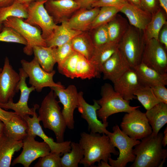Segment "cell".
Returning a JSON list of instances; mask_svg holds the SVG:
<instances>
[{
  "label": "cell",
  "mask_w": 167,
  "mask_h": 167,
  "mask_svg": "<svg viewBox=\"0 0 167 167\" xmlns=\"http://www.w3.org/2000/svg\"><path fill=\"white\" fill-rule=\"evenodd\" d=\"M80 135L79 143L83 150L84 156L79 164L85 167H93L96 162L101 161L108 162L111 154L119 155V152L105 134L101 135L98 133L83 132Z\"/></svg>",
  "instance_id": "cell-1"
},
{
  "label": "cell",
  "mask_w": 167,
  "mask_h": 167,
  "mask_svg": "<svg viewBox=\"0 0 167 167\" xmlns=\"http://www.w3.org/2000/svg\"><path fill=\"white\" fill-rule=\"evenodd\" d=\"M163 133L152 134L141 139L134 147L135 158L131 167H162L167 156L166 149L163 148Z\"/></svg>",
  "instance_id": "cell-2"
},
{
  "label": "cell",
  "mask_w": 167,
  "mask_h": 167,
  "mask_svg": "<svg viewBox=\"0 0 167 167\" xmlns=\"http://www.w3.org/2000/svg\"><path fill=\"white\" fill-rule=\"evenodd\" d=\"M51 89L41 102L38 118L42 122L45 128L54 132L57 142L60 143L64 141V135L67 127L59 102L56 100L53 90Z\"/></svg>",
  "instance_id": "cell-3"
},
{
  "label": "cell",
  "mask_w": 167,
  "mask_h": 167,
  "mask_svg": "<svg viewBox=\"0 0 167 167\" xmlns=\"http://www.w3.org/2000/svg\"><path fill=\"white\" fill-rule=\"evenodd\" d=\"M101 95V98L96 100L100 106L97 114L98 118L105 123H108L107 119L112 115L120 112L129 113L140 107L131 106L130 101L124 100L109 83H105L102 86Z\"/></svg>",
  "instance_id": "cell-4"
},
{
  "label": "cell",
  "mask_w": 167,
  "mask_h": 167,
  "mask_svg": "<svg viewBox=\"0 0 167 167\" xmlns=\"http://www.w3.org/2000/svg\"><path fill=\"white\" fill-rule=\"evenodd\" d=\"M113 132H109L107 135L113 146L119 150V156L116 160L109 158V164L111 167H125L129 162L135 160L133 148L140 141L125 134L117 125L113 126Z\"/></svg>",
  "instance_id": "cell-5"
},
{
  "label": "cell",
  "mask_w": 167,
  "mask_h": 167,
  "mask_svg": "<svg viewBox=\"0 0 167 167\" xmlns=\"http://www.w3.org/2000/svg\"><path fill=\"white\" fill-rule=\"evenodd\" d=\"M141 30L131 25L118 43V49L131 68L141 62L145 41Z\"/></svg>",
  "instance_id": "cell-6"
},
{
  "label": "cell",
  "mask_w": 167,
  "mask_h": 167,
  "mask_svg": "<svg viewBox=\"0 0 167 167\" xmlns=\"http://www.w3.org/2000/svg\"><path fill=\"white\" fill-rule=\"evenodd\" d=\"M47 0H36L31 2L27 7L28 17L24 20L30 25L39 26L45 41L51 37L57 26L45 7Z\"/></svg>",
  "instance_id": "cell-7"
},
{
  "label": "cell",
  "mask_w": 167,
  "mask_h": 167,
  "mask_svg": "<svg viewBox=\"0 0 167 167\" xmlns=\"http://www.w3.org/2000/svg\"><path fill=\"white\" fill-rule=\"evenodd\" d=\"M2 24L3 27L12 28L25 39L27 45L23 48V52L26 55L30 56L33 54V48L35 46H47L45 40L42 38L40 30L25 22L22 19L10 17Z\"/></svg>",
  "instance_id": "cell-8"
},
{
  "label": "cell",
  "mask_w": 167,
  "mask_h": 167,
  "mask_svg": "<svg viewBox=\"0 0 167 167\" xmlns=\"http://www.w3.org/2000/svg\"><path fill=\"white\" fill-rule=\"evenodd\" d=\"M120 126L123 133L136 140L141 139L152 133L145 113L137 109L124 115Z\"/></svg>",
  "instance_id": "cell-9"
},
{
  "label": "cell",
  "mask_w": 167,
  "mask_h": 167,
  "mask_svg": "<svg viewBox=\"0 0 167 167\" xmlns=\"http://www.w3.org/2000/svg\"><path fill=\"white\" fill-rule=\"evenodd\" d=\"M22 68L29 78V84L40 92L44 88L54 87L64 88L60 82L55 83L53 77L56 71L49 72L44 70L34 57L30 62L22 59L20 61Z\"/></svg>",
  "instance_id": "cell-10"
},
{
  "label": "cell",
  "mask_w": 167,
  "mask_h": 167,
  "mask_svg": "<svg viewBox=\"0 0 167 167\" xmlns=\"http://www.w3.org/2000/svg\"><path fill=\"white\" fill-rule=\"evenodd\" d=\"M167 50L157 40L145 42L141 62L163 74H167Z\"/></svg>",
  "instance_id": "cell-11"
},
{
  "label": "cell",
  "mask_w": 167,
  "mask_h": 167,
  "mask_svg": "<svg viewBox=\"0 0 167 167\" xmlns=\"http://www.w3.org/2000/svg\"><path fill=\"white\" fill-rule=\"evenodd\" d=\"M50 88L58 97L59 102L63 105L62 112L66 127L69 129H73L75 123L74 112L78 105V92L76 87L74 85H70L66 88L54 87Z\"/></svg>",
  "instance_id": "cell-12"
},
{
  "label": "cell",
  "mask_w": 167,
  "mask_h": 167,
  "mask_svg": "<svg viewBox=\"0 0 167 167\" xmlns=\"http://www.w3.org/2000/svg\"><path fill=\"white\" fill-rule=\"evenodd\" d=\"M35 138L28 135L23 140L22 151L13 161L12 166L20 164L24 167H29L35 160L50 153L51 150L48 145L44 141L36 140Z\"/></svg>",
  "instance_id": "cell-13"
},
{
  "label": "cell",
  "mask_w": 167,
  "mask_h": 167,
  "mask_svg": "<svg viewBox=\"0 0 167 167\" xmlns=\"http://www.w3.org/2000/svg\"><path fill=\"white\" fill-rule=\"evenodd\" d=\"M20 80L18 85V89L20 91V94L19 100L16 103L10 101L5 104L0 103V107L5 109H11L23 118L27 115L33 116L34 111L38 108L37 104L34 105L32 108H29L28 103L30 94L35 90L33 86L28 87L26 82L28 77L27 74L22 68L19 69Z\"/></svg>",
  "instance_id": "cell-14"
},
{
  "label": "cell",
  "mask_w": 167,
  "mask_h": 167,
  "mask_svg": "<svg viewBox=\"0 0 167 167\" xmlns=\"http://www.w3.org/2000/svg\"><path fill=\"white\" fill-rule=\"evenodd\" d=\"M20 79L19 74L13 69L6 57L0 72V103L13 101L14 97L19 91L18 87Z\"/></svg>",
  "instance_id": "cell-15"
},
{
  "label": "cell",
  "mask_w": 167,
  "mask_h": 167,
  "mask_svg": "<svg viewBox=\"0 0 167 167\" xmlns=\"http://www.w3.org/2000/svg\"><path fill=\"white\" fill-rule=\"evenodd\" d=\"M100 108L96 100H93V104L90 105L84 99L83 92H78V111L81 113V118L87 121L89 131L107 135L109 132L106 129L108 123H103L98 119L97 116V111Z\"/></svg>",
  "instance_id": "cell-16"
},
{
  "label": "cell",
  "mask_w": 167,
  "mask_h": 167,
  "mask_svg": "<svg viewBox=\"0 0 167 167\" xmlns=\"http://www.w3.org/2000/svg\"><path fill=\"white\" fill-rule=\"evenodd\" d=\"M36 110L34 111L32 117L27 115L24 118L28 126V135L35 137L38 136L42 139L49 146L51 152L56 153L62 155L66 152H69L71 149L70 146L71 141H66L60 143L55 142L52 138L47 136L40 124V121L38 118Z\"/></svg>",
  "instance_id": "cell-17"
},
{
  "label": "cell",
  "mask_w": 167,
  "mask_h": 167,
  "mask_svg": "<svg viewBox=\"0 0 167 167\" xmlns=\"http://www.w3.org/2000/svg\"><path fill=\"white\" fill-rule=\"evenodd\" d=\"M45 7L56 24L67 21L80 9L74 0H47Z\"/></svg>",
  "instance_id": "cell-18"
},
{
  "label": "cell",
  "mask_w": 167,
  "mask_h": 167,
  "mask_svg": "<svg viewBox=\"0 0 167 167\" xmlns=\"http://www.w3.org/2000/svg\"><path fill=\"white\" fill-rule=\"evenodd\" d=\"M131 68L130 64L118 49L103 64L101 73L104 79L109 80L113 83Z\"/></svg>",
  "instance_id": "cell-19"
},
{
  "label": "cell",
  "mask_w": 167,
  "mask_h": 167,
  "mask_svg": "<svg viewBox=\"0 0 167 167\" xmlns=\"http://www.w3.org/2000/svg\"><path fill=\"white\" fill-rule=\"evenodd\" d=\"M113 83L115 91L124 100L128 101L136 98L134 93L141 86L135 71L132 68Z\"/></svg>",
  "instance_id": "cell-20"
},
{
  "label": "cell",
  "mask_w": 167,
  "mask_h": 167,
  "mask_svg": "<svg viewBox=\"0 0 167 167\" xmlns=\"http://www.w3.org/2000/svg\"><path fill=\"white\" fill-rule=\"evenodd\" d=\"M120 12L126 15L131 25L143 31L150 21L152 16L149 12L128 2L121 8Z\"/></svg>",
  "instance_id": "cell-21"
},
{
  "label": "cell",
  "mask_w": 167,
  "mask_h": 167,
  "mask_svg": "<svg viewBox=\"0 0 167 167\" xmlns=\"http://www.w3.org/2000/svg\"><path fill=\"white\" fill-rule=\"evenodd\" d=\"M133 69L142 86L152 87L158 84H167V74H162L142 62Z\"/></svg>",
  "instance_id": "cell-22"
},
{
  "label": "cell",
  "mask_w": 167,
  "mask_h": 167,
  "mask_svg": "<svg viewBox=\"0 0 167 167\" xmlns=\"http://www.w3.org/2000/svg\"><path fill=\"white\" fill-rule=\"evenodd\" d=\"M100 8L79 9L67 20L71 28L82 32L90 30L91 24L99 13Z\"/></svg>",
  "instance_id": "cell-23"
},
{
  "label": "cell",
  "mask_w": 167,
  "mask_h": 167,
  "mask_svg": "<svg viewBox=\"0 0 167 167\" xmlns=\"http://www.w3.org/2000/svg\"><path fill=\"white\" fill-rule=\"evenodd\" d=\"M82 32L71 28L67 21H63L60 25H57L51 37L45 41L46 46L52 47L60 46L71 41Z\"/></svg>",
  "instance_id": "cell-24"
},
{
  "label": "cell",
  "mask_w": 167,
  "mask_h": 167,
  "mask_svg": "<svg viewBox=\"0 0 167 167\" xmlns=\"http://www.w3.org/2000/svg\"><path fill=\"white\" fill-rule=\"evenodd\" d=\"M22 141H18L5 135L0 137V167H10L15 152L22 148Z\"/></svg>",
  "instance_id": "cell-25"
},
{
  "label": "cell",
  "mask_w": 167,
  "mask_h": 167,
  "mask_svg": "<svg viewBox=\"0 0 167 167\" xmlns=\"http://www.w3.org/2000/svg\"><path fill=\"white\" fill-rule=\"evenodd\" d=\"M145 113L152 129V134L156 136L167 122V104L160 102Z\"/></svg>",
  "instance_id": "cell-26"
},
{
  "label": "cell",
  "mask_w": 167,
  "mask_h": 167,
  "mask_svg": "<svg viewBox=\"0 0 167 167\" xmlns=\"http://www.w3.org/2000/svg\"><path fill=\"white\" fill-rule=\"evenodd\" d=\"M28 126L26 120L16 114L5 124L4 134L18 141H23L28 135Z\"/></svg>",
  "instance_id": "cell-27"
},
{
  "label": "cell",
  "mask_w": 167,
  "mask_h": 167,
  "mask_svg": "<svg viewBox=\"0 0 167 167\" xmlns=\"http://www.w3.org/2000/svg\"><path fill=\"white\" fill-rule=\"evenodd\" d=\"M56 48L36 46L33 48L34 57L42 68L46 72L52 71L55 64L57 63Z\"/></svg>",
  "instance_id": "cell-28"
},
{
  "label": "cell",
  "mask_w": 167,
  "mask_h": 167,
  "mask_svg": "<svg viewBox=\"0 0 167 167\" xmlns=\"http://www.w3.org/2000/svg\"><path fill=\"white\" fill-rule=\"evenodd\" d=\"M118 49V44L109 42L101 46L95 47L90 59L95 65L99 73H101L103 64Z\"/></svg>",
  "instance_id": "cell-29"
},
{
  "label": "cell",
  "mask_w": 167,
  "mask_h": 167,
  "mask_svg": "<svg viewBox=\"0 0 167 167\" xmlns=\"http://www.w3.org/2000/svg\"><path fill=\"white\" fill-rule=\"evenodd\" d=\"M129 26L126 19L117 14L107 24L109 42L118 44Z\"/></svg>",
  "instance_id": "cell-30"
},
{
  "label": "cell",
  "mask_w": 167,
  "mask_h": 167,
  "mask_svg": "<svg viewBox=\"0 0 167 167\" xmlns=\"http://www.w3.org/2000/svg\"><path fill=\"white\" fill-rule=\"evenodd\" d=\"M73 50L88 60L91 59L95 49L92 40L85 32H83L71 41Z\"/></svg>",
  "instance_id": "cell-31"
},
{
  "label": "cell",
  "mask_w": 167,
  "mask_h": 167,
  "mask_svg": "<svg viewBox=\"0 0 167 167\" xmlns=\"http://www.w3.org/2000/svg\"><path fill=\"white\" fill-rule=\"evenodd\" d=\"M152 19L143 31L145 42L151 39L158 40L159 33L163 27L167 24L164 14L160 9L152 13Z\"/></svg>",
  "instance_id": "cell-32"
},
{
  "label": "cell",
  "mask_w": 167,
  "mask_h": 167,
  "mask_svg": "<svg viewBox=\"0 0 167 167\" xmlns=\"http://www.w3.org/2000/svg\"><path fill=\"white\" fill-rule=\"evenodd\" d=\"M75 76L76 78L82 79H90L99 78L100 74L91 60L79 54L75 67Z\"/></svg>",
  "instance_id": "cell-33"
},
{
  "label": "cell",
  "mask_w": 167,
  "mask_h": 167,
  "mask_svg": "<svg viewBox=\"0 0 167 167\" xmlns=\"http://www.w3.org/2000/svg\"><path fill=\"white\" fill-rule=\"evenodd\" d=\"M70 146L71 150L61 157L62 167H78L84 157V151L79 143L71 141Z\"/></svg>",
  "instance_id": "cell-34"
},
{
  "label": "cell",
  "mask_w": 167,
  "mask_h": 167,
  "mask_svg": "<svg viewBox=\"0 0 167 167\" xmlns=\"http://www.w3.org/2000/svg\"><path fill=\"white\" fill-rule=\"evenodd\" d=\"M28 5L15 2L9 6L0 8V24H2L7 18L10 17L26 19L28 16Z\"/></svg>",
  "instance_id": "cell-35"
},
{
  "label": "cell",
  "mask_w": 167,
  "mask_h": 167,
  "mask_svg": "<svg viewBox=\"0 0 167 167\" xmlns=\"http://www.w3.org/2000/svg\"><path fill=\"white\" fill-rule=\"evenodd\" d=\"M121 8L112 6H103L100 8L99 11L93 21L90 30L108 24L120 12Z\"/></svg>",
  "instance_id": "cell-36"
},
{
  "label": "cell",
  "mask_w": 167,
  "mask_h": 167,
  "mask_svg": "<svg viewBox=\"0 0 167 167\" xmlns=\"http://www.w3.org/2000/svg\"><path fill=\"white\" fill-rule=\"evenodd\" d=\"M134 95L146 110L160 103L150 87L141 86L136 90Z\"/></svg>",
  "instance_id": "cell-37"
},
{
  "label": "cell",
  "mask_w": 167,
  "mask_h": 167,
  "mask_svg": "<svg viewBox=\"0 0 167 167\" xmlns=\"http://www.w3.org/2000/svg\"><path fill=\"white\" fill-rule=\"evenodd\" d=\"M79 55V53L74 51L58 68L59 72L68 78H75V67Z\"/></svg>",
  "instance_id": "cell-38"
},
{
  "label": "cell",
  "mask_w": 167,
  "mask_h": 167,
  "mask_svg": "<svg viewBox=\"0 0 167 167\" xmlns=\"http://www.w3.org/2000/svg\"><path fill=\"white\" fill-rule=\"evenodd\" d=\"M0 41L19 43L26 46L25 39L12 28L3 27L0 32Z\"/></svg>",
  "instance_id": "cell-39"
},
{
  "label": "cell",
  "mask_w": 167,
  "mask_h": 167,
  "mask_svg": "<svg viewBox=\"0 0 167 167\" xmlns=\"http://www.w3.org/2000/svg\"><path fill=\"white\" fill-rule=\"evenodd\" d=\"M61 156L59 154L50 152L49 154L40 157L34 167H62Z\"/></svg>",
  "instance_id": "cell-40"
},
{
  "label": "cell",
  "mask_w": 167,
  "mask_h": 167,
  "mask_svg": "<svg viewBox=\"0 0 167 167\" xmlns=\"http://www.w3.org/2000/svg\"><path fill=\"white\" fill-rule=\"evenodd\" d=\"M74 51L72 46L71 41L56 48L55 54L57 63L58 65V68L61 66Z\"/></svg>",
  "instance_id": "cell-41"
},
{
  "label": "cell",
  "mask_w": 167,
  "mask_h": 167,
  "mask_svg": "<svg viewBox=\"0 0 167 167\" xmlns=\"http://www.w3.org/2000/svg\"><path fill=\"white\" fill-rule=\"evenodd\" d=\"M94 29L95 31L92 40L95 47L101 46L109 42L107 24L101 25Z\"/></svg>",
  "instance_id": "cell-42"
},
{
  "label": "cell",
  "mask_w": 167,
  "mask_h": 167,
  "mask_svg": "<svg viewBox=\"0 0 167 167\" xmlns=\"http://www.w3.org/2000/svg\"><path fill=\"white\" fill-rule=\"evenodd\" d=\"M128 2L126 0H98L92 4L91 7L108 6L121 8Z\"/></svg>",
  "instance_id": "cell-43"
},
{
  "label": "cell",
  "mask_w": 167,
  "mask_h": 167,
  "mask_svg": "<svg viewBox=\"0 0 167 167\" xmlns=\"http://www.w3.org/2000/svg\"><path fill=\"white\" fill-rule=\"evenodd\" d=\"M165 85L158 84L152 87V90L160 102L167 104V89Z\"/></svg>",
  "instance_id": "cell-44"
},
{
  "label": "cell",
  "mask_w": 167,
  "mask_h": 167,
  "mask_svg": "<svg viewBox=\"0 0 167 167\" xmlns=\"http://www.w3.org/2000/svg\"><path fill=\"white\" fill-rule=\"evenodd\" d=\"M156 0H141V7L152 14L157 10L156 9Z\"/></svg>",
  "instance_id": "cell-45"
},
{
  "label": "cell",
  "mask_w": 167,
  "mask_h": 167,
  "mask_svg": "<svg viewBox=\"0 0 167 167\" xmlns=\"http://www.w3.org/2000/svg\"><path fill=\"white\" fill-rule=\"evenodd\" d=\"M158 41L167 50V26L165 24L162 28L158 36Z\"/></svg>",
  "instance_id": "cell-46"
},
{
  "label": "cell",
  "mask_w": 167,
  "mask_h": 167,
  "mask_svg": "<svg viewBox=\"0 0 167 167\" xmlns=\"http://www.w3.org/2000/svg\"><path fill=\"white\" fill-rule=\"evenodd\" d=\"M16 114L15 112L6 111L0 107V120L5 124H6L13 116Z\"/></svg>",
  "instance_id": "cell-47"
},
{
  "label": "cell",
  "mask_w": 167,
  "mask_h": 167,
  "mask_svg": "<svg viewBox=\"0 0 167 167\" xmlns=\"http://www.w3.org/2000/svg\"><path fill=\"white\" fill-rule=\"evenodd\" d=\"M78 5L80 9H89L92 8V4L98 0H74Z\"/></svg>",
  "instance_id": "cell-48"
},
{
  "label": "cell",
  "mask_w": 167,
  "mask_h": 167,
  "mask_svg": "<svg viewBox=\"0 0 167 167\" xmlns=\"http://www.w3.org/2000/svg\"><path fill=\"white\" fill-rule=\"evenodd\" d=\"M15 0H0V8L9 6Z\"/></svg>",
  "instance_id": "cell-49"
},
{
  "label": "cell",
  "mask_w": 167,
  "mask_h": 167,
  "mask_svg": "<svg viewBox=\"0 0 167 167\" xmlns=\"http://www.w3.org/2000/svg\"><path fill=\"white\" fill-rule=\"evenodd\" d=\"M163 146L165 147L167 144V127L164 130L163 136L162 140Z\"/></svg>",
  "instance_id": "cell-50"
},
{
  "label": "cell",
  "mask_w": 167,
  "mask_h": 167,
  "mask_svg": "<svg viewBox=\"0 0 167 167\" xmlns=\"http://www.w3.org/2000/svg\"><path fill=\"white\" fill-rule=\"evenodd\" d=\"M160 6L167 14V0H159Z\"/></svg>",
  "instance_id": "cell-51"
},
{
  "label": "cell",
  "mask_w": 167,
  "mask_h": 167,
  "mask_svg": "<svg viewBox=\"0 0 167 167\" xmlns=\"http://www.w3.org/2000/svg\"><path fill=\"white\" fill-rule=\"evenodd\" d=\"M111 167L108 162L103 161H101L99 163H98L97 166L96 167Z\"/></svg>",
  "instance_id": "cell-52"
},
{
  "label": "cell",
  "mask_w": 167,
  "mask_h": 167,
  "mask_svg": "<svg viewBox=\"0 0 167 167\" xmlns=\"http://www.w3.org/2000/svg\"><path fill=\"white\" fill-rule=\"evenodd\" d=\"M130 3L141 7V0H126Z\"/></svg>",
  "instance_id": "cell-53"
},
{
  "label": "cell",
  "mask_w": 167,
  "mask_h": 167,
  "mask_svg": "<svg viewBox=\"0 0 167 167\" xmlns=\"http://www.w3.org/2000/svg\"><path fill=\"white\" fill-rule=\"evenodd\" d=\"M36 0H15V2H17L23 4L29 5L32 2Z\"/></svg>",
  "instance_id": "cell-54"
},
{
  "label": "cell",
  "mask_w": 167,
  "mask_h": 167,
  "mask_svg": "<svg viewBox=\"0 0 167 167\" xmlns=\"http://www.w3.org/2000/svg\"><path fill=\"white\" fill-rule=\"evenodd\" d=\"M5 125L4 123L0 120V137L3 134Z\"/></svg>",
  "instance_id": "cell-55"
},
{
  "label": "cell",
  "mask_w": 167,
  "mask_h": 167,
  "mask_svg": "<svg viewBox=\"0 0 167 167\" xmlns=\"http://www.w3.org/2000/svg\"><path fill=\"white\" fill-rule=\"evenodd\" d=\"M2 24H0V31H2Z\"/></svg>",
  "instance_id": "cell-56"
},
{
  "label": "cell",
  "mask_w": 167,
  "mask_h": 167,
  "mask_svg": "<svg viewBox=\"0 0 167 167\" xmlns=\"http://www.w3.org/2000/svg\"><path fill=\"white\" fill-rule=\"evenodd\" d=\"M2 68H0V72L2 71Z\"/></svg>",
  "instance_id": "cell-57"
}]
</instances>
